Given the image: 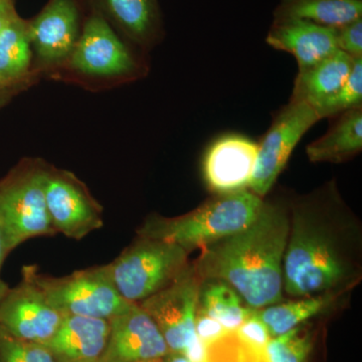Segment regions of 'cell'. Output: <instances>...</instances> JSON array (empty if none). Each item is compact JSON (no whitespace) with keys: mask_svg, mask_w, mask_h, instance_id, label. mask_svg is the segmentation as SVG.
Wrapping results in <instances>:
<instances>
[{"mask_svg":"<svg viewBox=\"0 0 362 362\" xmlns=\"http://www.w3.org/2000/svg\"><path fill=\"white\" fill-rule=\"evenodd\" d=\"M39 81L33 68L28 23L18 14L0 32V85L18 92Z\"/></svg>","mask_w":362,"mask_h":362,"instance_id":"cell-18","label":"cell"},{"mask_svg":"<svg viewBox=\"0 0 362 362\" xmlns=\"http://www.w3.org/2000/svg\"><path fill=\"white\" fill-rule=\"evenodd\" d=\"M273 49L295 57L299 71L315 65L337 49V28L300 20L274 21L266 37Z\"/></svg>","mask_w":362,"mask_h":362,"instance_id":"cell-16","label":"cell"},{"mask_svg":"<svg viewBox=\"0 0 362 362\" xmlns=\"http://www.w3.org/2000/svg\"><path fill=\"white\" fill-rule=\"evenodd\" d=\"M18 16L16 9H14L13 0H0V32L16 16Z\"/></svg>","mask_w":362,"mask_h":362,"instance_id":"cell-30","label":"cell"},{"mask_svg":"<svg viewBox=\"0 0 362 362\" xmlns=\"http://www.w3.org/2000/svg\"><path fill=\"white\" fill-rule=\"evenodd\" d=\"M354 59L337 51L315 65L299 71L294 81L291 100L317 110L334 96L349 78Z\"/></svg>","mask_w":362,"mask_h":362,"instance_id":"cell-19","label":"cell"},{"mask_svg":"<svg viewBox=\"0 0 362 362\" xmlns=\"http://www.w3.org/2000/svg\"><path fill=\"white\" fill-rule=\"evenodd\" d=\"M86 16L81 0H49L35 18L26 21L33 68L40 80L49 78L75 49Z\"/></svg>","mask_w":362,"mask_h":362,"instance_id":"cell-8","label":"cell"},{"mask_svg":"<svg viewBox=\"0 0 362 362\" xmlns=\"http://www.w3.org/2000/svg\"><path fill=\"white\" fill-rule=\"evenodd\" d=\"M312 349L311 337L300 326L272 337L266 346L268 362H306Z\"/></svg>","mask_w":362,"mask_h":362,"instance_id":"cell-25","label":"cell"},{"mask_svg":"<svg viewBox=\"0 0 362 362\" xmlns=\"http://www.w3.org/2000/svg\"><path fill=\"white\" fill-rule=\"evenodd\" d=\"M11 90L6 89V88L2 87L1 85H0V98L4 97V95L6 94V93H11Z\"/></svg>","mask_w":362,"mask_h":362,"instance_id":"cell-34","label":"cell"},{"mask_svg":"<svg viewBox=\"0 0 362 362\" xmlns=\"http://www.w3.org/2000/svg\"><path fill=\"white\" fill-rule=\"evenodd\" d=\"M320 118L315 110L302 102L290 99L279 110L259 144L256 166L250 190L263 199L287 165L292 152L305 133Z\"/></svg>","mask_w":362,"mask_h":362,"instance_id":"cell-9","label":"cell"},{"mask_svg":"<svg viewBox=\"0 0 362 362\" xmlns=\"http://www.w3.org/2000/svg\"><path fill=\"white\" fill-rule=\"evenodd\" d=\"M162 362H190L187 357L181 354H175V352H169L168 356L164 357Z\"/></svg>","mask_w":362,"mask_h":362,"instance_id":"cell-32","label":"cell"},{"mask_svg":"<svg viewBox=\"0 0 362 362\" xmlns=\"http://www.w3.org/2000/svg\"><path fill=\"white\" fill-rule=\"evenodd\" d=\"M164 358L148 359V361H141L136 362H162Z\"/></svg>","mask_w":362,"mask_h":362,"instance_id":"cell-35","label":"cell"},{"mask_svg":"<svg viewBox=\"0 0 362 362\" xmlns=\"http://www.w3.org/2000/svg\"><path fill=\"white\" fill-rule=\"evenodd\" d=\"M289 206L283 289L295 298L342 295L362 276V226L331 180Z\"/></svg>","mask_w":362,"mask_h":362,"instance_id":"cell-1","label":"cell"},{"mask_svg":"<svg viewBox=\"0 0 362 362\" xmlns=\"http://www.w3.org/2000/svg\"><path fill=\"white\" fill-rule=\"evenodd\" d=\"M338 294H320L315 296L296 298L292 301L280 302L258 309L259 318L266 324L271 337L284 334L309 319L323 313L332 306Z\"/></svg>","mask_w":362,"mask_h":362,"instance_id":"cell-23","label":"cell"},{"mask_svg":"<svg viewBox=\"0 0 362 362\" xmlns=\"http://www.w3.org/2000/svg\"><path fill=\"white\" fill-rule=\"evenodd\" d=\"M23 275L39 286L52 306L64 316L110 320L134 304L121 296L107 265L75 271L63 277L44 275L35 266H25Z\"/></svg>","mask_w":362,"mask_h":362,"instance_id":"cell-7","label":"cell"},{"mask_svg":"<svg viewBox=\"0 0 362 362\" xmlns=\"http://www.w3.org/2000/svg\"><path fill=\"white\" fill-rule=\"evenodd\" d=\"M202 281L189 264L170 285L138 303L153 319L169 352L182 354L197 337L195 317Z\"/></svg>","mask_w":362,"mask_h":362,"instance_id":"cell-11","label":"cell"},{"mask_svg":"<svg viewBox=\"0 0 362 362\" xmlns=\"http://www.w3.org/2000/svg\"><path fill=\"white\" fill-rule=\"evenodd\" d=\"M188 256L177 245L137 237L107 267L121 296L138 304L180 277L189 266Z\"/></svg>","mask_w":362,"mask_h":362,"instance_id":"cell-6","label":"cell"},{"mask_svg":"<svg viewBox=\"0 0 362 362\" xmlns=\"http://www.w3.org/2000/svg\"><path fill=\"white\" fill-rule=\"evenodd\" d=\"M263 199L251 190L216 194L194 211L166 218L151 214L138 228L137 237L177 245L187 252L240 232L258 214Z\"/></svg>","mask_w":362,"mask_h":362,"instance_id":"cell-4","label":"cell"},{"mask_svg":"<svg viewBox=\"0 0 362 362\" xmlns=\"http://www.w3.org/2000/svg\"><path fill=\"white\" fill-rule=\"evenodd\" d=\"M235 332L240 340L259 351L266 352L267 344L272 338L266 324L259 318L258 309Z\"/></svg>","mask_w":362,"mask_h":362,"instance_id":"cell-27","label":"cell"},{"mask_svg":"<svg viewBox=\"0 0 362 362\" xmlns=\"http://www.w3.org/2000/svg\"><path fill=\"white\" fill-rule=\"evenodd\" d=\"M362 18V0H280L274 21L300 20L340 28Z\"/></svg>","mask_w":362,"mask_h":362,"instance_id":"cell-21","label":"cell"},{"mask_svg":"<svg viewBox=\"0 0 362 362\" xmlns=\"http://www.w3.org/2000/svg\"><path fill=\"white\" fill-rule=\"evenodd\" d=\"M131 47L147 54L163 40L158 0H88Z\"/></svg>","mask_w":362,"mask_h":362,"instance_id":"cell-15","label":"cell"},{"mask_svg":"<svg viewBox=\"0 0 362 362\" xmlns=\"http://www.w3.org/2000/svg\"><path fill=\"white\" fill-rule=\"evenodd\" d=\"M362 106V58L354 59L349 78L334 96L317 110L320 120Z\"/></svg>","mask_w":362,"mask_h":362,"instance_id":"cell-24","label":"cell"},{"mask_svg":"<svg viewBox=\"0 0 362 362\" xmlns=\"http://www.w3.org/2000/svg\"><path fill=\"white\" fill-rule=\"evenodd\" d=\"M64 315L52 306L39 286L23 275L0 302V327L11 337L45 344L61 325Z\"/></svg>","mask_w":362,"mask_h":362,"instance_id":"cell-12","label":"cell"},{"mask_svg":"<svg viewBox=\"0 0 362 362\" xmlns=\"http://www.w3.org/2000/svg\"><path fill=\"white\" fill-rule=\"evenodd\" d=\"M335 28L337 49L351 58H362V18Z\"/></svg>","mask_w":362,"mask_h":362,"instance_id":"cell-28","label":"cell"},{"mask_svg":"<svg viewBox=\"0 0 362 362\" xmlns=\"http://www.w3.org/2000/svg\"><path fill=\"white\" fill-rule=\"evenodd\" d=\"M110 333L99 362H136L164 358L168 344L153 319L138 304L110 319Z\"/></svg>","mask_w":362,"mask_h":362,"instance_id":"cell-14","label":"cell"},{"mask_svg":"<svg viewBox=\"0 0 362 362\" xmlns=\"http://www.w3.org/2000/svg\"><path fill=\"white\" fill-rule=\"evenodd\" d=\"M289 228L288 202L263 201L249 226L202 247L195 271L202 280L230 285L251 308L280 303Z\"/></svg>","mask_w":362,"mask_h":362,"instance_id":"cell-2","label":"cell"},{"mask_svg":"<svg viewBox=\"0 0 362 362\" xmlns=\"http://www.w3.org/2000/svg\"><path fill=\"white\" fill-rule=\"evenodd\" d=\"M11 252H13V249H11V244H9L8 239H7L4 226H2L1 221H0V271H1L2 266H4L7 256Z\"/></svg>","mask_w":362,"mask_h":362,"instance_id":"cell-31","label":"cell"},{"mask_svg":"<svg viewBox=\"0 0 362 362\" xmlns=\"http://www.w3.org/2000/svg\"><path fill=\"white\" fill-rule=\"evenodd\" d=\"M148 73L146 54L131 47L90 7L75 49L49 80L99 92L141 80Z\"/></svg>","mask_w":362,"mask_h":362,"instance_id":"cell-3","label":"cell"},{"mask_svg":"<svg viewBox=\"0 0 362 362\" xmlns=\"http://www.w3.org/2000/svg\"><path fill=\"white\" fill-rule=\"evenodd\" d=\"M45 194L49 220L57 233L80 240L103 226V206L71 171L49 164Z\"/></svg>","mask_w":362,"mask_h":362,"instance_id":"cell-10","label":"cell"},{"mask_svg":"<svg viewBox=\"0 0 362 362\" xmlns=\"http://www.w3.org/2000/svg\"><path fill=\"white\" fill-rule=\"evenodd\" d=\"M327 132L306 147L313 163H342L362 150V106L337 116Z\"/></svg>","mask_w":362,"mask_h":362,"instance_id":"cell-20","label":"cell"},{"mask_svg":"<svg viewBox=\"0 0 362 362\" xmlns=\"http://www.w3.org/2000/svg\"><path fill=\"white\" fill-rule=\"evenodd\" d=\"M255 311V308L243 306L239 294L223 281H202L197 312L211 317L226 331L237 330Z\"/></svg>","mask_w":362,"mask_h":362,"instance_id":"cell-22","label":"cell"},{"mask_svg":"<svg viewBox=\"0 0 362 362\" xmlns=\"http://www.w3.org/2000/svg\"><path fill=\"white\" fill-rule=\"evenodd\" d=\"M49 163L25 158L0 181V221L13 251L28 240L57 235L45 202Z\"/></svg>","mask_w":362,"mask_h":362,"instance_id":"cell-5","label":"cell"},{"mask_svg":"<svg viewBox=\"0 0 362 362\" xmlns=\"http://www.w3.org/2000/svg\"><path fill=\"white\" fill-rule=\"evenodd\" d=\"M259 144L247 136L226 134L207 148L202 160L206 187L216 194L247 189L252 180Z\"/></svg>","mask_w":362,"mask_h":362,"instance_id":"cell-13","label":"cell"},{"mask_svg":"<svg viewBox=\"0 0 362 362\" xmlns=\"http://www.w3.org/2000/svg\"><path fill=\"white\" fill-rule=\"evenodd\" d=\"M8 290V285H7L2 279H0V302H1V300L4 299V296H6Z\"/></svg>","mask_w":362,"mask_h":362,"instance_id":"cell-33","label":"cell"},{"mask_svg":"<svg viewBox=\"0 0 362 362\" xmlns=\"http://www.w3.org/2000/svg\"><path fill=\"white\" fill-rule=\"evenodd\" d=\"M110 333V321L92 317L64 316L45 346L56 362H99Z\"/></svg>","mask_w":362,"mask_h":362,"instance_id":"cell-17","label":"cell"},{"mask_svg":"<svg viewBox=\"0 0 362 362\" xmlns=\"http://www.w3.org/2000/svg\"><path fill=\"white\" fill-rule=\"evenodd\" d=\"M0 362L56 361L44 344L18 339L0 327Z\"/></svg>","mask_w":362,"mask_h":362,"instance_id":"cell-26","label":"cell"},{"mask_svg":"<svg viewBox=\"0 0 362 362\" xmlns=\"http://www.w3.org/2000/svg\"><path fill=\"white\" fill-rule=\"evenodd\" d=\"M195 332H197V337L207 345L220 339L230 331H226L220 322L214 320L211 317L197 311Z\"/></svg>","mask_w":362,"mask_h":362,"instance_id":"cell-29","label":"cell"}]
</instances>
